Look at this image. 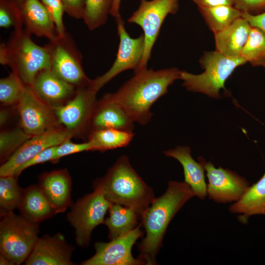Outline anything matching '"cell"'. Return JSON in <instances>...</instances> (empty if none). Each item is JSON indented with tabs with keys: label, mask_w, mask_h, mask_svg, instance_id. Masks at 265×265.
<instances>
[{
	"label": "cell",
	"mask_w": 265,
	"mask_h": 265,
	"mask_svg": "<svg viewBox=\"0 0 265 265\" xmlns=\"http://www.w3.org/2000/svg\"><path fill=\"white\" fill-rule=\"evenodd\" d=\"M121 1L122 0H112L110 14L113 16L115 20L121 17L120 14Z\"/></svg>",
	"instance_id": "41"
},
{
	"label": "cell",
	"mask_w": 265,
	"mask_h": 265,
	"mask_svg": "<svg viewBox=\"0 0 265 265\" xmlns=\"http://www.w3.org/2000/svg\"><path fill=\"white\" fill-rule=\"evenodd\" d=\"M96 94L88 85L79 87L68 102L52 107L59 123L75 132L86 125L89 126Z\"/></svg>",
	"instance_id": "15"
},
{
	"label": "cell",
	"mask_w": 265,
	"mask_h": 265,
	"mask_svg": "<svg viewBox=\"0 0 265 265\" xmlns=\"http://www.w3.org/2000/svg\"><path fill=\"white\" fill-rule=\"evenodd\" d=\"M112 0H85L83 20L90 30L104 25L110 14Z\"/></svg>",
	"instance_id": "30"
},
{
	"label": "cell",
	"mask_w": 265,
	"mask_h": 265,
	"mask_svg": "<svg viewBox=\"0 0 265 265\" xmlns=\"http://www.w3.org/2000/svg\"><path fill=\"white\" fill-rule=\"evenodd\" d=\"M199 7H212L220 5H233V0H191Z\"/></svg>",
	"instance_id": "40"
},
{
	"label": "cell",
	"mask_w": 265,
	"mask_h": 265,
	"mask_svg": "<svg viewBox=\"0 0 265 265\" xmlns=\"http://www.w3.org/2000/svg\"><path fill=\"white\" fill-rule=\"evenodd\" d=\"M0 253L14 265L25 263L38 238L39 223L11 212L0 215Z\"/></svg>",
	"instance_id": "6"
},
{
	"label": "cell",
	"mask_w": 265,
	"mask_h": 265,
	"mask_svg": "<svg viewBox=\"0 0 265 265\" xmlns=\"http://www.w3.org/2000/svg\"><path fill=\"white\" fill-rule=\"evenodd\" d=\"M108 211L109 215L104 224L108 228L110 240L128 234L139 225L140 216L132 208L112 203Z\"/></svg>",
	"instance_id": "25"
},
{
	"label": "cell",
	"mask_w": 265,
	"mask_h": 265,
	"mask_svg": "<svg viewBox=\"0 0 265 265\" xmlns=\"http://www.w3.org/2000/svg\"><path fill=\"white\" fill-rule=\"evenodd\" d=\"M56 146L48 148L35 156L20 166L14 175L18 176L26 169L47 161H53Z\"/></svg>",
	"instance_id": "36"
},
{
	"label": "cell",
	"mask_w": 265,
	"mask_h": 265,
	"mask_svg": "<svg viewBox=\"0 0 265 265\" xmlns=\"http://www.w3.org/2000/svg\"><path fill=\"white\" fill-rule=\"evenodd\" d=\"M112 203L99 189L78 199L67 214V220L75 230V240L80 247H87L93 230L104 224V217Z\"/></svg>",
	"instance_id": "8"
},
{
	"label": "cell",
	"mask_w": 265,
	"mask_h": 265,
	"mask_svg": "<svg viewBox=\"0 0 265 265\" xmlns=\"http://www.w3.org/2000/svg\"><path fill=\"white\" fill-rule=\"evenodd\" d=\"M46 8L55 24L58 35H62L66 32L63 21L64 8L62 0H40Z\"/></svg>",
	"instance_id": "34"
},
{
	"label": "cell",
	"mask_w": 265,
	"mask_h": 265,
	"mask_svg": "<svg viewBox=\"0 0 265 265\" xmlns=\"http://www.w3.org/2000/svg\"><path fill=\"white\" fill-rule=\"evenodd\" d=\"M163 154L167 157L174 158L181 164L184 170V182L190 186L195 196L204 200L207 195L205 169L199 162L193 159L190 148L178 146L164 151Z\"/></svg>",
	"instance_id": "21"
},
{
	"label": "cell",
	"mask_w": 265,
	"mask_h": 265,
	"mask_svg": "<svg viewBox=\"0 0 265 265\" xmlns=\"http://www.w3.org/2000/svg\"><path fill=\"white\" fill-rule=\"evenodd\" d=\"M198 9L214 34L226 28L242 15V12L233 5L199 7Z\"/></svg>",
	"instance_id": "27"
},
{
	"label": "cell",
	"mask_w": 265,
	"mask_h": 265,
	"mask_svg": "<svg viewBox=\"0 0 265 265\" xmlns=\"http://www.w3.org/2000/svg\"><path fill=\"white\" fill-rule=\"evenodd\" d=\"M49 53L52 71L77 88L87 86L91 80L82 66V56L73 38L66 32L45 45Z\"/></svg>",
	"instance_id": "9"
},
{
	"label": "cell",
	"mask_w": 265,
	"mask_h": 265,
	"mask_svg": "<svg viewBox=\"0 0 265 265\" xmlns=\"http://www.w3.org/2000/svg\"><path fill=\"white\" fill-rule=\"evenodd\" d=\"M0 26L23 29L20 7L16 0H0Z\"/></svg>",
	"instance_id": "33"
},
{
	"label": "cell",
	"mask_w": 265,
	"mask_h": 265,
	"mask_svg": "<svg viewBox=\"0 0 265 265\" xmlns=\"http://www.w3.org/2000/svg\"><path fill=\"white\" fill-rule=\"evenodd\" d=\"M17 105L22 129L31 136L60 127L53 108L42 101L30 86L25 85Z\"/></svg>",
	"instance_id": "11"
},
{
	"label": "cell",
	"mask_w": 265,
	"mask_h": 265,
	"mask_svg": "<svg viewBox=\"0 0 265 265\" xmlns=\"http://www.w3.org/2000/svg\"><path fill=\"white\" fill-rule=\"evenodd\" d=\"M64 11L69 16L83 19L85 0H62Z\"/></svg>",
	"instance_id": "37"
},
{
	"label": "cell",
	"mask_w": 265,
	"mask_h": 265,
	"mask_svg": "<svg viewBox=\"0 0 265 265\" xmlns=\"http://www.w3.org/2000/svg\"><path fill=\"white\" fill-rule=\"evenodd\" d=\"M137 9L128 19V22L138 25L143 31V56L134 73L147 68L152 51L159 36L162 25L169 14L179 10L180 0H139Z\"/></svg>",
	"instance_id": "7"
},
{
	"label": "cell",
	"mask_w": 265,
	"mask_h": 265,
	"mask_svg": "<svg viewBox=\"0 0 265 265\" xmlns=\"http://www.w3.org/2000/svg\"><path fill=\"white\" fill-rule=\"evenodd\" d=\"M230 212L239 214L238 220L247 223L248 218L255 214L265 215V172L255 184L249 186L240 198L229 208Z\"/></svg>",
	"instance_id": "23"
},
{
	"label": "cell",
	"mask_w": 265,
	"mask_h": 265,
	"mask_svg": "<svg viewBox=\"0 0 265 265\" xmlns=\"http://www.w3.org/2000/svg\"><path fill=\"white\" fill-rule=\"evenodd\" d=\"M204 72L193 74L181 71L180 80L188 91L205 94L213 98H219V91L225 89V83L234 70L246 63L241 56L232 57L216 51L206 52L200 59Z\"/></svg>",
	"instance_id": "5"
},
{
	"label": "cell",
	"mask_w": 265,
	"mask_h": 265,
	"mask_svg": "<svg viewBox=\"0 0 265 265\" xmlns=\"http://www.w3.org/2000/svg\"><path fill=\"white\" fill-rule=\"evenodd\" d=\"M0 177V213L1 215L18 209L23 199L24 189L19 186L17 176Z\"/></svg>",
	"instance_id": "28"
},
{
	"label": "cell",
	"mask_w": 265,
	"mask_h": 265,
	"mask_svg": "<svg viewBox=\"0 0 265 265\" xmlns=\"http://www.w3.org/2000/svg\"><path fill=\"white\" fill-rule=\"evenodd\" d=\"M74 248L60 233L39 238L32 251L26 260V265H72Z\"/></svg>",
	"instance_id": "16"
},
{
	"label": "cell",
	"mask_w": 265,
	"mask_h": 265,
	"mask_svg": "<svg viewBox=\"0 0 265 265\" xmlns=\"http://www.w3.org/2000/svg\"><path fill=\"white\" fill-rule=\"evenodd\" d=\"M240 56L253 66L265 67V33L251 26Z\"/></svg>",
	"instance_id": "29"
},
{
	"label": "cell",
	"mask_w": 265,
	"mask_h": 265,
	"mask_svg": "<svg viewBox=\"0 0 265 265\" xmlns=\"http://www.w3.org/2000/svg\"><path fill=\"white\" fill-rule=\"evenodd\" d=\"M133 136V132L106 129L91 131L88 141L92 151H104L127 146Z\"/></svg>",
	"instance_id": "26"
},
{
	"label": "cell",
	"mask_w": 265,
	"mask_h": 265,
	"mask_svg": "<svg viewBox=\"0 0 265 265\" xmlns=\"http://www.w3.org/2000/svg\"><path fill=\"white\" fill-rule=\"evenodd\" d=\"M241 16L248 22L251 26L257 27L265 33V12L255 15L242 12Z\"/></svg>",
	"instance_id": "39"
},
{
	"label": "cell",
	"mask_w": 265,
	"mask_h": 265,
	"mask_svg": "<svg viewBox=\"0 0 265 265\" xmlns=\"http://www.w3.org/2000/svg\"><path fill=\"white\" fill-rule=\"evenodd\" d=\"M91 150L92 146L88 141L81 143H76L71 142L69 139L56 146L53 161L68 155Z\"/></svg>",
	"instance_id": "35"
},
{
	"label": "cell",
	"mask_w": 265,
	"mask_h": 265,
	"mask_svg": "<svg viewBox=\"0 0 265 265\" xmlns=\"http://www.w3.org/2000/svg\"><path fill=\"white\" fill-rule=\"evenodd\" d=\"M115 21L119 37L116 57L112 66L106 73L90 80L88 86L96 93L122 72L131 69L135 72L143 56L144 38L143 34L137 38H132L127 31L122 17Z\"/></svg>",
	"instance_id": "10"
},
{
	"label": "cell",
	"mask_w": 265,
	"mask_h": 265,
	"mask_svg": "<svg viewBox=\"0 0 265 265\" xmlns=\"http://www.w3.org/2000/svg\"><path fill=\"white\" fill-rule=\"evenodd\" d=\"M236 8L242 12H252L265 8V0H233Z\"/></svg>",
	"instance_id": "38"
},
{
	"label": "cell",
	"mask_w": 265,
	"mask_h": 265,
	"mask_svg": "<svg viewBox=\"0 0 265 265\" xmlns=\"http://www.w3.org/2000/svg\"><path fill=\"white\" fill-rule=\"evenodd\" d=\"M39 185L56 213L64 212L72 205V181L66 169L43 174L40 177Z\"/></svg>",
	"instance_id": "19"
},
{
	"label": "cell",
	"mask_w": 265,
	"mask_h": 265,
	"mask_svg": "<svg viewBox=\"0 0 265 265\" xmlns=\"http://www.w3.org/2000/svg\"><path fill=\"white\" fill-rule=\"evenodd\" d=\"M134 122L123 108L113 100L111 93H108L96 102L89 127L91 131L115 129L133 132Z\"/></svg>",
	"instance_id": "17"
},
{
	"label": "cell",
	"mask_w": 265,
	"mask_h": 265,
	"mask_svg": "<svg viewBox=\"0 0 265 265\" xmlns=\"http://www.w3.org/2000/svg\"><path fill=\"white\" fill-rule=\"evenodd\" d=\"M251 26L242 16L214 35L215 51L226 56H240Z\"/></svg>",
	"instance_id": "22"
},
{
	"label": "cell",
	"mask_w": 265,
	"mask_h": 265,
	"mask_svg": "<svg viewBox=\"0 0 265 265\" xmlns=\"http://www.w3.org/2000/svg\"><path fill=\"white\" fill-rule=\"evenodd\" d=\"M18 210L23 216L38 223L56 214L39 185H31L24 189Z\"/></svg>",
	"instance_id": "24"
},
{
	"label": "cell",
	"mask_w": 265,
	"mask_h": 265,
	"mask_svg": "<svg viewBox=\"0 0 265 265\" xmlns=\"http://www.w3.org/2000/svg\"><path fill=\"white\" fill-rule=\"evenodd\" d=\"M32 136L22 128L2 131L0 133V157L5 162L18 148Z\"/></svg>",
	"instance_id": "31"
},
{
	"label": "cell",
	"mask_w": 265,
	"mask_h": 265,
	"mask_svg": "<svg viewBox=\"0 0 265 265\" xmlns=\"http://www.w3.org/2000/svg\"><path fill=\"white\" fill-rule=\"evenodd\" d=\"M16 0L17 1L18 3L20 5V4H21L24 1V0Z\"/></svg>",
	"instance_id": "44"
},
{
	"label": "cell",
	"mask_w": 265,
	"mask_h": 265,
	"mask_svg": "<svg viewBox=\"0 0 265 265\" xmlns=\"http://www.w3.org/2000/svg\"><path fill=\"white\" fill-rule=\"evenodd\" d=\"M0 265H13V263L3 254L0 253Z\"/></svg>",
	"instance_id": "43"
},
{
	"label": "cell",
	"mask_w": 265,
	"mask_h": 265,
	"mask_svg": "<svg viewBox=\"0 0 265 265\" xmlns=\"http://www.w3.org/2000/svg\"><path fill=\"white\" fill-rule=\"evenodd\" d=\"M140 223L128 234L110 240L97 242L95 254L81 263L82 265H141L144 263L132 256V249L136 241L143 236Z\"/></svg>",
	"instance_id": "13"
},
{
	"label": "cell",
	"mask_w": 265,
	"mask_h": 265,
	"mask_svg": "<svg viewBox=\"0 0 265 265\" xmlns=\"http://www.w3.org/2000/svg\"><path fill=\"white\" fill-rule=\"evenodd\" d=\"M52 107L64 104L75 95V86L55 75L50 69L40 72L30 86Z\"/></svg>",
	"instance_id": "18"
},
{
	"label": "cell",
	"mask_w": 265,
	"mask_h": 265,
	"mask_svg": "<svg viewBox=\"0 0 265 265\" xmlns=\"http://www.w3.org/2000/svg\"><path fill=\"white\" fill-rule=\"evenodd\" d=\"M0 63L9 66L26 85L31 86L41 71L51 68L45 46L35 43L24 28L14 30L0 46Z\"/></svg>",
	"instance_id": "4"
},
{
	"label": "cell",
	"mask_w": 265,
	"mask_h": 265,
	"mask_svg": "<svg viewBox=\"0 0 265 265\" xmlns=\"http://www.w3.org/2000/svg\"><path fill=\"white\" fill-rule=\"evenodd\" d=\"M9 118V112L5 109H1L0 112V126L4 125Z\"/></svg>",
	"instance_id": "42"
},
{
	"label": "cell",
	"mask_w": 265,
	"mask_h": 265,
	"mask_svg": "<svg viewBox=\"0 0 265 265\" xmlns=\"http://www.w3.org/2000/svg\"><path fill=\"white\" fill-rule=\"evenodd\" d=\"M93 189H99L112 203L134 209L140 216L153 200L150 187L132 166L129 158L121 156L106 175L93 183Z\"/></svg>",
	"instance_id": "3"
},
{
	"label": "cell",
	"mask_w": 265,
	"mask_h": 265,
	"mask_svg": "<svg viewBox=\"0 0 265 265\" xmlns=\"http://www.w3.org/2000/svg\"><path fill=\"white\" fill-rule=\"evenodd\" d=\"M181 73L175 67L158 70L146 68L134 73L115 93H111L112 98L134 122L147 125L152 117V105L168 92L170 85L180 79Z\"/></svg>",
	"instance_id": "2"
},
{
	"label": "cell",
	"mask_w": 265,
	"mask_h": 265,
	"mask_svg": "<svg viewBox=\"0 0 265 265\" xmlns=\"http://www.w3.org/2000/svg\"><path fill=\"white\" fill-rule=\"evenodd\" d=\"M25 84L14 73L0 80V102L4 105L17 104Z\"/></svg>",
	"instance_id": "32"
},
{
	"label": "cell",
	"mask_w": 265,
	"mask_h": 265,
	"mask_svg": "<svg viewBox=\"0 0 265 265\" xmlns=\"http://www.w3.org/2000/svg\"><path fill=\"white\" fill-rule=\"evenodd\" d=\"M198 160L206 171L207 195L214 202L225 204L236 202L250 186L249 183L236 172L221 167L215 168L201 157Z\"/></svg>",
	"instance_id": "12"
},
{
	"label": "cell",
	"mask_w": 265,
	"mask_h": 265,
	"mask_svg": "<svg viewBox=\"0 0 265 265\" xmlns=\"http://www.w3.org/2000/svg\"><path fill=\"white\" fill-rule=\"evenodd\" d=\"M195 196L185 182L170 181L165 192L155 198L142 212L140 219L145 236L138 244V258L147 265H157L156 256L162 246L167 227L176 214Z\"/></svg>",
	"instance_id": "1"
},
{
	"label": "cell",
	"mask_w": 265,
	"mask_h": 265,
	"mask_svg": "<svg viewBox=\"0 0 265 265\" xmlns=\"http://www.w3.org/2000/svg\"><path fill=\"white\" fill-rule=\"evenodd\" d=\"M23 28L30 34L50 41L58 35L49 12L40 0H24L20 4Z\"/></svg>",
	"instance_id": "20"
},
{
	"label": "cell",
	"mask_w": 265,
	"mask_h": 265,
	"mask_svg": "<svg viewBox=\"0 0 265 265\" xmlns=\"http://www.w3.org/2000/svg\"><path fill=\"white\" fill-rule=\"evenodd\" d=\"M75 132L60 127L32 136L0 166V176L14 175L17 169L44 150L71 139Z\"/></svg>",
	"instance_id": "14"
}]
</instances>
